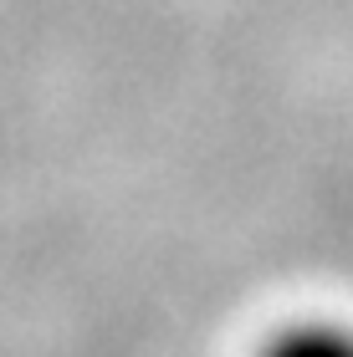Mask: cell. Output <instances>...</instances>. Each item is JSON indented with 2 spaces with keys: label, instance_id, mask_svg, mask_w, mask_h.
I'll use <instances>...</instances> for the list:
<instances>
[{
  "label": "cell",
  "instance_id": "obj_1",
  "mask_svg": "<svg viewBox=\"0 0 353 357\" xmlns=\"http://www.w3.org/2000/svg\"><path fill=\"white\" fill-rule=\"evenodd\" d=\"M261 357H353V321L348 317H297L277 327Z\"/></svg>",
  "mask_w": 353,
  "mask_h": 357
}]
</instances>
